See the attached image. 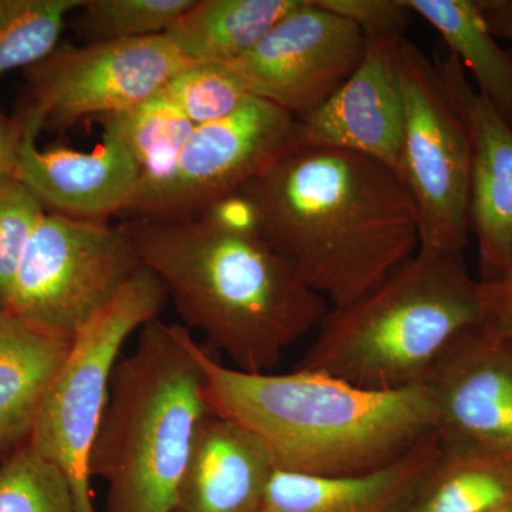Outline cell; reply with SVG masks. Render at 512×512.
I'll use <instances>...</instances> for the list:
<instances>
[{"mask_svg":"<svg viewBox=\"0 0 512 512\" xmlns=\"http://www.w3.org/2000/svg\"><path fill=\"white\" fill-rule=\"evenodd\" d=\"M141 265L173 298L188 330L247 373L271 372L318 328L326 301L256 229L241 194L197 217L128 224Z\"/></svg>","mask_w":512,"mask_h":512,"instance_id":"cell-1","label":"cell"},{"mask_svg":"<svg viewBox=\"0 0 512 512\" xmlns=\"http://www.w3.org/2000/svg\"><path fill=\"white\" fill-rule=\"evenodd\" d=\"M259 234L332 308L373 291L420 247L399 175L335 148H295L241 191Z\"/></svg>","mask_w":512,"mask_h":512,"instance_id":"cell-2","label":"cell"},{"mask_svg":"<svg viewBox=\"0 0 512 512\" xmlns=\"http://www.w3.org/2000/svg\"><path fill=\"white\" fill-rule=\"evenodd\" d=\"M212 412L264 444L279 470L357 476L379 470L439 433L426 386L369 390L323 373H247L200 348Z\"/></svg>","mask_w":512,"mask_h":512,"instance_id":"cell-3","label":"cell"},{"mask_svg":"<svg viewBox=\"0 0 512 512\" xmlns=\"http://www.w3.org/2000/svg\"><path fill=\"white\" fill-rule=\"evenodd\" d=\"M485 316L483 286L464 251L419 248L373 291L330 308L295 369L382 392L426 386Z\"/></svg>","mask_w":512,"mask_h":512,"instance_id":"cell-4","label":"cell"},{"mask_svg":"<svg viewBox=\"0 0 512 512\" xmlns=\"http://www.w3.org/2000/svg\"><path fill=\"white\" fill-rule=\"evenodd\" d=\"M190 330L158 318L117 363L90 457L107 512H174L202 421L211 412Z\"/></svg>","mask_w":512,"mask_h":512,"instance_id":"cell-5","label":"cell"},{"mask_svg":"<svg viewBox=\"0 0 512 512\" xmlns=\"http://www.w3.org/2000/svg\"><path fill=\"white\" fill-rule=\"evenodd\" d=\"M165 299L160 279L141 266L119 296L74 336L37 409L28 441L69 481L77 512H97L90 457L121 349L137 329L158 318Z\"/></svg>","mask_w":512,"mask_h":512,"instance_id":"cell-6","label":"cell"},{"mask_svg":"<svg viewBox=\"0 0 512 512\" xmlns=\"http://www.w3.org/2000/svg\"><path fill=\"white\" fill-rule=\"evenodd\" d=\"M128 224L46 211L20 261L8 311L73 340L141 269Z\"/></svg>","mask_w":512,"mask_h":512,"instance_id":"cell-7","label":"cell"},{"mask_svg":"<svg viewBox=\"0 0 512 512\" xmlns=\"http://www.w3.org/2000/svg\"><path fill=\"white\" fill-rule=\"evenodd\" d=\"M397 72L404 101L399 178L419 217L420 247L464 251L470 235V144L433 60L400 40Z\"/></svg>","mask_w":512,"mask_h":512,"instance_id":"cell-8","label":"cell"},{"mask_svg":"<svg viewBox=\"0 0 512 512\" xmlns=\"http://www.w3.org/2000/svg\"><path fill=\"white\" fill-rule=\"evenodd\" d=\"M188 66L167 35L57 47L26 70V96L13 117L36 138L63 131L143 103Z\"/></svg>","mask_w":512,"mask_h":512,"instance_id":"cell-9","label":"cell"},{"mask_svg":"<svg viewBox=\"0 0 512 512\" xmlns=\"http://www.w3.org/2000/svg\"><path fill=\"white\" fill-rule=\"evenodd\" d=\"M295 128L291 113L249 97L225 119L195 127L173 174L134 212L147 220L197 217L295 150Z\"/></svg>","mask_w":512,"mask_h":512,"instance_id":"cell-10","label":"cell"},{"mask_svg":"<svg viewBox=\"0 0 512 512\" xmlns=\"http://www.w3.org/2000/svg\"><path fill=\"white\" fill-rule=\"evenodd\" d=\"M365 50V36L355 23L315 0H301L248 53L224 66L248 96L299 117L325 103L352 76Z\"/></svg>","mask_w":512,"mask_h":512,"instance_id":"cell-11","label":"cell"},{"mask_svg":"<svg viewBox=\"0 0 512 512\" xmlns=\"http://www.w3.org/2000/svg\"><path fill=\"white\" fill-rule=\"evenodd\" d=\"M441 439L512 460V330L485 316L426 383Z\"/></svg>","mask_w":512,"mask_h":512,"instance_id":"cell-12","label":"cell"},{"mask_svg":"<svg viewBox=\"0 0 512 512\" xmlns=\"http://www.w3.org/2000/svg\"><path fill=\"white\" fill-rule=\"evenodd\" d=\"M400 40H366L352 76L319 107L295 117V148H335L373 158L399 175L404 101Z\"/></svg>","mask_w":512,"mask_h":512,"instance_id":"cell-13","label":"cell"},{"mask_svg":"<svg viewBox=\"0 0 512 512\" xmlns=\"http://www.w3.org/2000/svg\"><path fill=\"white\" fill-rule=\"evenodd\" d=\"M441 86L470 144V231L477 238L481 282L500 278L512 254V127L477 92L463 64L436 53Z\"/></svg>","mask_w":512,"mask_h":512,"instance_id":"cell-14","label":"cell"},{"mask_svg":"<svg viewBox=\"0 0 512 512\" xmlns=\"http://www.w3.org/2000/svg\"><path fill=\"white\" fill-rule=\"evenodd\" d=\"M103 134L92 151L70 148L39 150L36 137L25 134L15 175L42 202L46 211L80 220L107 221L131 210L140 170L116 114L101 119Z\"/></svg>","mask_w":512,"mask_h":512,"instance_id":"cell-15","label":"cell"},{"mask_svg":"<svg viewBox=\"0 0 512 512\" xmlns=\"http://www.w3.org/2000/svg\"><path fill=\"white\" fill-rule=\"evenodd\" d=\"M275 468L254 434L211 410L195 437L174 512H255Z\"/></svg>","mask_w":512,"mask_h":512,"instance_id":"cell-16","label":"cell"},{"mask_svg":"<svg viewBox=\"0 0 512 512\" xmlns=\"http://www.w3.org/2000/svg\"><path fill=\"white\" fill-rule=\"evenodd\" d=\"M440 448L437 433L389 466L357 476H311L275 468L255 512H397Z\"/></svg>","mask_w":512,"mask_h":512,"instance_id":"cell-17","label":"cell"},{"mask_svg":"<svg viewBox=\"0 0 512 512\" xmlns=\"http://www.w3.org/2000/svg\"><path fill=\"white\" fill-rule=\"evenodd\" d=\"M72 342L0 309V443L8 453L29 440L37 409Z\"/></svg>","mask_w":512,"mask_h":512,"instance_id":"cell-18","label":"cell"},{"mask_svg":"<svg viewBox=\"0 0 512 512\" xmlns=\"http://www.w3.org/2000/svg\"><path fill=\"white\" fill-rule=\"evenodd\" d=\"M512 460L441 439L439 456L397 512H510Z\"/></svg>","mask_w":512,"mask_h":512,"instance_id":"cell-19","label":"cell"},{"mask_svg":"<svg viewBox=\"0 0 512 512\" xmlns=\"http://www.w3.org/2000/svg\"><path fill=\"white\" fill-rule=\"evenodd\" d=\"M299 5L301 0H195L165 35L190 64H227Z\"/></svg>","mask_w":512,"mask_h":512,"instance_id":"cell-20","label":"cell"},{"mask_svg":"<svg viewBox=\"0 0 512 512\" xmlns=\"http://www.w3.org/2000/svg\"><path fill=\"white\" fill-rule=\"evenodd\" d=\"M440 33L476 83V90L512 127V56L488 29L480 0H403Z\"/></svg>","mask_w":512,"mask_h":512,"instance_id":"cell-21","label":"cell"},{"mask_svg":"<svg viewBox=\"0 0 512 512\" xmlns=\"http://www.w3.org/2000/svg\"><path fill=\"white\" fill-rule=\"evenodd\" d=\"M128 148L140 170L130 211H136L173 174L195 127L163 93L116 114Z\"/></svg>","mask_w":512,"mask_h":512,"instance_id":"cell-22","label":"cell"},{"mask_svg":"<svg viewBox=\"0 0 512 512\" xmlns=\"http://www.w3.org/2000/svg\"><path fill=\"white\" fill-rule=\"evenodd\" d=\"M84 0H0V77L52 55Z\"/></svg>","mask_w":512,"mask_h":512,"instance_id":"cell-23","label":"cell"},{"mask_svg":"<svg viewBox=\"0 0 512 512\" xmlns=\"http://www.w3.org/2000/svg\"><path fill=\"white\" fill-rule=\"evenodd\" d=\"M195 0H84L73 29L86 43L165 35Z\"/></svg>","mask_w":512,"mask_h":512,"instance_id":"cell-24","label":"cell"},{"mask_svg":"<svg viewBox=\"0 0 512 512\" xmlns=\"http://www.w3.org/2000/svg\"><path fill=\"white\" fill-rule=\"evenodd\" d=\"M0 512L77 511L62 471L25 441L0 464Z\"/></svg>","mask_w":512,"mask_h":512,"instance_id":"cell-25","label":"cell"},{"mask_svg":"<svg viewBox=\"0 0 512 512\" xmlns=\"http://www.w3.org/2000/svg\"><path fill=\"white\" fill-rule=\"evenodd\" d=\"M161 93L194 126L225 119L251 97L224 64H191L175 74Z\"/></svg>","mask_w":512,"mask_h":512,"instance_id":"cell-26","label":"cell"},{"mask_svg":"<svg viewBox=\"0 0 512 512\" xmlns=\"http://www.w3.org/2000/svg\"><path fill=\"white\" fill-rule=\"evenodd\" d=\"M45 212L42 202L18 178L0 180V309H8L23 252Z\"/></svg>","mask_w":512,"mask_h":512,"instance_id":"cell-27","label":"cell"},{"mask_svg":"<svg viewBox=\"0 0 512 512\" xmlns=\"http://www.w3.org/2000/svg\"><path fill=\"white\" fill-rule=\"evenodd\" d=\"M320 8L355 23L366 40H402L413 18L403 0H315Z\"/></svg>","mask_w":512,"mask_h":512,"instance_id":"cell-28","label":"cell"},{"mask_svg":"<svg viewBox=\"0 0 512 512\" xmlns=\"http://www.w3.org/2000/svg\"><path fill=\"white\" fill-rule=\"evenodd\" d=\"M481 286L488 315L512 330V254L504 274Z\"/></svg>","mask_w":512,"mask_h":512,"instance_id":"cell-29","label":"cell"},{"mask_svg":"<svg viewBox=\"0 0 512 512\" xmlns=\"http://www.w3.org/2000/svg\"><path fill=\"white\" fill-rule=\"evenodd\" d=\"M23 136L25 134L15 117L9 119L0 111V180L15 175Z\"/></svg>","mask_w":512,"mask_h":512,"instance_id":"cell-30","label":"cell"},{"mask_svg":"<svg viewBox=\"0 0 512 512\" xmlns=\"http://www.w3.org/2000/svg\"><path fill=\"white\" fill-rule=\"evenodd\" d=\"M480 6L490 32L512 42V0H480Z\"/></svg>","mask_w":512,"mask_h":512,"instance_id":"cell-31","label":"cell"},{"mask_svg":"<svg viewBox=\"0 0 512 512\" xmlns=\"http://www.w3.org/2000/svg\"><path fill=\"white\" fill-rule=\"evenodd\" d=\"M6 451H8V450H6V448L3 447V444L0 443V454L6 453Z\"/></svg>","mask_w":512,"mask_h":512,"instance_id":"cell-32","label":"cell"},{"mask_svg":"<svg viewBox=\"0 0 512 512\" xmlns=\"http://www.w3.org/2000/svg\"><path fill=\"white\" fill-rule=\"evenodd\" d=\"M510 512H512V511H510Z\"/></svg>","mask_w":512,"mask_h":512,"instance_id":"cell-33","label":"cell"}]
</instances>
